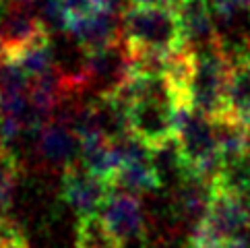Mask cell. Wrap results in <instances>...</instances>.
<instances>
[{
    "instance_id": "cell-1",
    "label": "cell",
    "mask_w": 250,
    "mask_h": 248,
    "mask_svg": "<svg viewBox=\"0 0 250 248\" xmlns=\"http://www.w3.org/2000/svg\"><path fill=\"white\" fill-rule=\"evenodd\" d=\"M122 38L132 52L174 54L186 48L176 8L128 4L122 11Z\"/></svg>"
},
{
    "instance_id": "cell-2",
    "label": "cell",
    "mask_w": 250,
    "mask_h": 248,
    "mask_svg": "<svg viewBox=\"0 0 250 248\" xmlns=\"http://www.w3.org/2000/svg\"><path fill=\"white\" fill-rule=\"evenodd\" d=\"M234 60L221 48V43L194 50V70L188 83V103L196 112L221 120L228 116L226 95Z\"/></svg>"
},
{
    "instance_id": "cell-3",
    "label": "cell",
    "mask_w": 250,
    "mask_h": 248,
    "mask_svg": "<svg viewBox=\"0 0 250 248\" xmlns=\"http://www.w3.org/2000/svg\"><path fill=\"white\" fill-rule=\"evenodd\" d=\"M250 229V213L236 197L215 188L205 219L190 232V244L196 248H223L242 238Z\"/></svg>"
},
{
    "instance_id": "cell-4",
    "label": "cell",
    "mask_w": 250,
    "mask_h": 248,
    "mask_svg": "<svg viewBox=\"0 0 250 248\" xmlns=\"http://www.w3.org/2000/svg\"><path fill=\"white\" fill-rule=\"evenodd\" d=\"M132 77V52L126 41L87 52V91L93 97H114Z\"/></svg>"
},
{
    "instance_id": "cell-5",
    "label": "cell",
    "mask_w": 250,
    "mask_h": 248,
    "mask_svg": "<svg viewBox=\"0 0 250 248\" xmlns=\"http://www.w3.org/2000/svg\"><path fill=\"white\" fill-rule=\"evenodd\" d=\"M124 248H147V219L139 194L114 188L100 211Z\"/></svg>"
},
{
    "instance_id": "cell-6",
    "label": "cell",
    "mask_w": 250,
    "mask_h": 248,
    "mask_svg": "<svg viewBox=\"0 0 250 248\" xmlns=\"http://www.w3.org/2000/svg\"><path fill=\"white\" fill-rule=\"evenodd\" d=\"M52 33L43 23L38 11L27 4L11 2L0 19V40H2V58L13 60L43 40H50Z\"/></svg>"
},
{
    "instance_id": "cell-7",
    "label": "cell",
    "mask_w": 250,
    "mask_h": 248,
    "mask_svg": "<svg viewBox=\"0 0 250 248\" xmlns=\"http://www.w3.org/2000/svg\"><path fill=\"white\" fill-rule=\"evenodd\" d=\"M112 192H114V186L93 176L81 162L68 165L62 172V188H60L62 201L79 217L100 213Z\"/></svg>"
},
{
    "instance_id": "cell-8",
    "label": "cell",
    "mask_w": 250,
    "mask_h": 248,
    "mask_svg": "<svg viewBox=\"0 0 250 248\" xmlns=\"http://www.w3.org/2000/svg\"><path fill=\"white\" fill-rule=\"evenodd\" d=\"M174 110L176 103L157 97H143L128 103L130 130L149 147L164 143L174 137Z\"/></svg>"
},
{
    "instance_id": "cell-9",
    "label": "cell",
    "mask_w": 250,
    "mask_h": 248,
    "mask_svg": "<svg viewBox=\"0 0 250 248\" xmlns=\"http://www.w3.org/2000/svg\"><path fill=\"white\" fill-rule=\"evenodd\" d=\"M66 33L85 52H100L120 43L122 38V13L93 8L91 13L68 19Z\"/></svg>"
},
{
    "instance_id": "cell-10",
    "label": "cell",
    "mask_w": 250,
    "mask_h": 248,
    "mask_svg": "<svg viewBox=\"0 0 250 248\" xmlns=\"http://www.w3.org/2000/svg\"><path fill=\"white\" fill-rule=\"evenodd\" d=\"M213 192H215V182L184 174L174 184L172 197H169L172 219L178 226H186L192 232L207 215Z\"/></svg>"
},
{
    "instance_id": "cell-11",
    "label": "cell",
    "mask_w": 250,
    "mask_h": 248,
    "mask_svg": "<svg viewBox=\"0 0 250 248\" xmlns=\"http://www.w3.org/2000/svg\"><path fill=\"white\" fill-rule=\"evenodd\" d=\"M35 155L43 165L64 172L81 159V139L70 124L54 118L46 122L35 141Z\"/></svg>"
},
{
    "instance_id": "cell-12",
    "label": "cell",
    "mask_w": 250,
    "mask_h": 248,
    "mask_svg": "<svg viewBox=\"0 0 250 248\" xmlns=\"http://www.w3.org/2000/svg\"><path fill=\"white\" fill-rule=\"evenodd\" d=\"M176 13L180 17V25L188 48L201 50L219 41L217 23L209 0H180L176 6Z\"/></svg>"
},
{
    "instance_id": "cell-13",
    "label": "cell",
    "mask_w": 250,
    "mask_h": 248,
    "mask_svg": "<svg viewBox=\"0 0 250 248\" xmlns=\"http://www.w3.org/2000/svg\"><path fill=\"white\" fill-rule=\"evenodd\" d=\"M226 108V118L250 128V62H234L231 66Z\"/></svg>"
},
{
    "instance_id": "cell-14",
    "label": "cell",
    "mask_w": 250,
    "mask_h": 248,
    "mask_svg": "<svg viewBox=\"0 0 250 248\" xmlns=\"http://www.w3.org/2000/svg\"><path fill=\"white\" fill-rule=\"evenodd\" d=\"M217 132V147L223 165L238 164L250 157V128L242 126L229 118L213 120Z\"/></svg>"
},
{
    "instance_id": "cell-15",
    "label": "cell",
    "mask_w": 250,
    "mask_h": 248,
    "mask_svg": "<svg viewBox=\"0 0 250 248\" xmlns=\"http://www.w3.org/2000/svg\"><path fill=\"white\" fill-rule=\"evenodd\" d=\"M162 186V180L151 162H130L124 164L114 178V188L132 194H147Z\"/></svg>"
},
{
    "instance_id": "cell-16",
    "label": "cell",
    "mask_w": 250,
    "mask_h": 248,
    "mask_svg": "<svg viewBox=\"0 0 250 248\" xmlns=\"http://www.w3.org/2000/svg\"><path fill=\"white\" fill-rule=\"evenodd\" d=\"M75 248H124V244L105 224L102 213H91L79 217Z\"/></svg>"
},
{
    "instance_id": "cell-17",
    "label": "cell",
    "mask_w": 250,
    "mask_h": 248,
    "mask_svg": "<svg viewBox=\"0 0 250 248\" xmlns=\"http://www.w3.org/2000/svg\"><path fill=\"white\" fill-rule=\"evenodd\" d=\"M13 62H17L29 79H40L43 75L52 73V70L56 68V56H54V46H52V38L21 52L17 58H13Z\"/></svg>"
},
{
    "instance_id": "cell-18",
    "label": "cell",
    "mask_w": 250,
    "mask_h": 248,
    "mask_svg": "<svg viewBox=\"0 0 250 248\" xmlns=\"http://www.w3.org/2000/svg\"><path fill=\"white\" fill-rule=\"evenodd\" d=\"M0 248H29L23 227L11 215L0 217Z\"/></svg>"
},
{
    "instance_id": "cell-19",
    "label": "cell",
    "mask_w": 250,
    "mask_h": 248,
    "mask_svg": "<svg viewBox=\"0 0 250 248\" xmlns=\"http://www.w3.org/2000/svg\"><path fill=\"white\" fill-rule=\"evenodd\" d=\"M95 8L102 11H112V13H122L128 6V0H91Z\"/></svg>"
},
{
    "instance_id": "cell-20",
    "label": "cell",
    "mask_w": 250,
    "mask_h": 248,
    "mask_svg": "<svg viewBox=\"0 0 250 248\" xmlns=\"http://www.w3.org/2000/svg\"><path fill=\"white\" fill-rule=\"evenodd\" d=\"M180 0H128V4H141V6H169L176 8Z\"/></svg>"
},
{
    "instance_id": "cell-21",
    "label": "cell",
    "mask_w": 250,
    "mask_h": 248,
    "mask_svg": "<svg viewBox=\"0 0 250 248\" xmlns=\"http://www.w3.org/2000/svg\"><path fill=\"white\" fill-rule=\"evenodd\" d=\"M147 248H176L172 242H169V240H166V238H159V240L157 242H153V244H149Z\"/></svg>"
},
{
    "instance_id": "cell-22",
    "label": "cell",
    "mask_w": 250,
    "mask_h": 248,
    "mask_svg": "<svg viewBox=\"0 0 250 248\" xmlns=\"http://www.w3.org/2000/svg\"><path fill=\"white\" fill-rule=\"evenodd\" d=\"M11 2H15V4H27V6H33L38 0H11Z\"/></svg>"
},
{
    "instance_id": "cell-23",
    "label": "cell",
    "mask_w": 250,
    "mask_h": 248,
    "mask_svg": "<svg viewBox=\"0 0 250 248\" xmlns=\"http://www.w3.org/2000/svg\"><path fill=\"white\" fill-rule=\"evenodd\" d=\"M244 4H246V8H248V11H250V0H244Z\"/></svg>"
},
{
    "instance_id": "cell-24",
    "label": "cell",
    "mask_w": 250,
    "mask_h": 248,
    "mask_svg": "<svg viewBox=\"0 0 250 248\" xmlns=\"http://www.w3.org/2000/svg\"><path fill=\"white\" fill-rule=\"evenodd\" d=\"M0 58H2V40H0Z\"/></svg>"
},
{
    "instance_id": "cell-25",
    "label": "cell",
    "mask_w": 250,
    "mask_h": 248,
    "mask_svg": "<svg viewBox=\"0 0 250 248\" xmlns=\"http://www.w3.org/2000/svg\"><path fill=\"white\" fill-rule=\"evenodd\" d=\"M188 248H196V246H192V244H188Z\"/></svg>"
}]
</instances>
